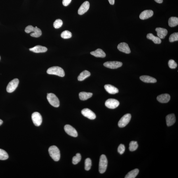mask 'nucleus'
<instances>
[{
	"label": "nucleus",
	"mask_w": 178,
	"mask_h": 178,
	"mask_svg": "<svg viewBox=\"0 0 178 178\" xmlns=\"http://www.w3.org/2000/svg\"><path fill=\"white\" fill-rule=\"evenodd\" d=\"M25 32L28 34L34 32L30 34V36L33 37H36V38L40 36L42 34V31L40 29L37 28V26L34 28L31 25L27 26L25 30Z\"/></svg>",
	"instance_id": "1"
},
{
	"label": "nucleus",
	"mask_w": 178,
	"mask_h": 178,
	"mask_svg": "<svg viewBox=\"0 0 178 178\" xmlns=\"http://www.w3.org/2000/svg\"><path fill=\"white\" fill-rule=\"evenodd\" d=\"M49 152L51 158L55 161L60 160L61 154L60 151L57 147L55 146H51L49 149Z\"/></svg>",
	"instance_id": "2"
},
{
	"label": "nucleus",
	"mask_w": 178,
	"mask_h": 178,
	"mask_svg": "<svg viewBox=\"0 0 178 178\" xmlns=\"http://www.w3.org/2000/svg\"><path fill=\"white\" fill-rule=\"evenodd\" d=\"M47 73L50 74L63 77L65 76V72L63 69L59 67H53L49 68L47 70Z\"/></svg>",
	"instance_id": "3"
},
{
	"label": "nucleus",
	"mask_w": 178,
	"mask_h": 178,
	"mask_svg": "<svg viewBox=\"0 0 178 178\" xmlns=\"http://www.w3.org/2000/svg\"><path fill=\"white\" fill-rule=\"evenodd\" d=\"M107 165V160L105 155H101L99 163V171L101 173H103L106 170Z\"/></svg>",
	"instance_id": "4"
},
{
	"label": "nucleus",
	"mask_w": 178,
	"mask_h": 178,
	"mask_svg": "<svg viewBox=\"0 0 178 178\" xmlns=\"http://www.w3.org/2000/svg\"><path fill=\"white\" fill-rule=\"evenodd\" d=\"M47 99L49 104L53 106L57 107L59 106V99L55 94L52 93L47 94Z\"/></svg>",
	"instance_id": "5"
},
{
	"label": "nucleus",
	"mask_w": 178,
	"mask_h": 178,
	"mask_svg": "<svg viewBox=\"0 0 178 178\" xmlns=\"http://www.w3.org/2000/svg\"><path fill=\"white\" fill-rule=\"evenodd\" d=\"M131 115L130 113L126 114L120 119L118 123L119 127H125L129 123L131 119Z\"/></svg>",
	"instance_id": "6"
},
{
	"label": "nucleus",
	"mask_w": 178,
	"mask_h": 178,
	"mask_svg": "<svg viewBox=\"0 0 178 178\" xmlns=\"http://www.w3.org/2000/svg\"><path fill=\"white\" fill-rule=\"evenodd\" d=\"M19 80L15 78L9 82L7 86V90L8 93H12L16 90L19 84Z\"/></svg>",
	"instance_id": "7"
},
{
	"label": "nucleus",
	"mask_w": 178,
	"mask_h": 178,
	"mask_svg": "<svg viewBox=\"0 0 178 178\" xmlns=\"http://www.w3.org/2000/svg\"><path fill=\"white\" fill-rule=\"evenodd\" d=\"M32 121L34 125L36 126H40L42 123V118L40 114L37 112L32 113Z\"/></svg>",
	"instance_id": "8"
},
{
	"label": "nucleus",
	"mask_w": 178,
	"mask_h": 178,
	"mask_svg": "<svg viewBox=\"0 0 178 178\" xmlns=\"http://www.w3.org/2000/svg\"><path fill=\"white\" fill-rule=\"evenodd\" d=\"M105 105L108 108L115 109L119 106V102L116 99H109L105 101Z\"/></svg>",
	"instance_id": "9"
},
{
	"label": "nucleus",
	"mask_w": 178,
	"mask_h": 178,
	"mask_svg": "<svg viewBox=\"0 0 178 178\" xmlns=\"http://www.w3.org/2000/svg\"><path fill=\"white\" fill-rule=\"evenodd\" d=\"M123 63L121 62L117 61H107L104 63L105 67L111 69H117L121 67Z\"/></svg>",
	"instance_id": "10"
},
{
	"label": "nucleus",
	"mask_w": 178,
	"mask_h": 178,
	"mask_svg": "<svg viewBox=\"0 0 178 178\" xmlns=\"http://www.w3.org/2000/svg\"><path fill=\"white\" fill-rule=\"evenodd\" d=\"M65 131L69 135L74 137H77L78 133L76 130L69 125H66L64 127Z\"/></svg>",
	"instance_id": "11"
},
{
	"label": "nucleus",
	"mask_w": 178,
	"mask_h": 178,
	"mask_svg": "<svg viewBox=\"0 0 178 178\" xmlns=\"http://www.w3.org/2000/svg\"><path fill=\"white\" fill-rule=\"evenodd\" d=\"M82 114L89 119L93 120L96 118V115L95 113L88 108L83 109L81 111Z\"/></svg>",
	"instance_id": "12"
},
{
	"label": "nucleus",
	"mask_w": 178,
	"mask_h": 178,
	"mask_svg": "<svg viewBox=\"0 0 178 178\" xmlns=\"http://www.w3.org/2000/svg\"><path fill=\"white\" fill-rule=\"evenodd\" d=\"M90 4L88 1H86L82 4L78 10V13L82 15L87 12L90 8Z\"/></svg>",
	"instance_id": "13"
},
{
	"label": "nucleus",
	"mask_w": 178,
	"mask_h": 178,
	"mask_svg": "<svg viewBox=\"0 0 178 178\" xmlns=\"http://www.w3.org/2000/svg\"><path fill=\"white\" fill-rule=\"evenodd\" d=\"M117 49L119 51L126 53L129 54L131 53L129 45L125 42L120 43L118 45Z\"/></svg>",
	"instance_id": "14"
},
{
	"label": "nucleus",
	"mask_w": 178,
	"mask_h": 178,
	"mask_svg": "<svg viewBox=\"0 0 178 178\" xmlns=\"http://www.w3.org/2000/svg\"><path fill=\"white\" fill-rule=\"evenodd\" d=\"M154 12L152 10H146L142 12L140 14V18L142 20H146L152 16Z\"/></svg>",
	"instance_id": "15"
},
{
	"label": "nucleus",
	"mask_w": 178,
	"mask_h": 178,
	"mask_svg": "<svg viewBox=\"0 0 178 178\" xmlns=\"http://www.w3.org/2000/svg\"><path fill=\"white\" fill-rule=\"evenodd\" d=\"M170 95L168 94H163L157 96V100L161 103H167L170 100Z\"/></svg>",
	"instance_id": "16"
},
{
	"label": "nucleus",
	"mask_w": 178,
	"mask_h": 178,
	"mask_svg": "<svg viewBox=\"0 0 178 178\" xmlns=\"http://www.w3.org/2000/svg\"><path fill=\"white\" fill-rule=\"evenodd\" d=\"M104 88L107 92L109 94H114L119 92L118 89L111 85L107 84L104 86Z\"/></svg>",
	"instance_id": "17"
},
{
	"label": "nucleus",
	"mask_w": 178,
	"mask_h": 178,
	"mask_svg": "<svg viewBox=\"0 0 178 178\" xmlns=\"http://www.w3.org/2000/svg\"><path fill=\"white\" fill-rule=\"evenodd\" d=\"M156 30L157 32V36L160 39H164L167 34V30L164 28H157Z\"/></svg>",
	"instance_id": "18"
},
{
	"label": "nucleus",
	"mask_w": 178,
	"mask_h": 178,
	"mask_svg": "<svg viewBox=\"0 0 178 178\" xmlns=\"http://www.w3.org/2000/svg\"><path fill=\"white\" fill-rule=\"evenodd\" d=\"M166 121L167 126H171L174 124L176 121V118L174 114L167 115L166 117Z\"/></svg>",
	"instance_id": "19"
},
{
	"label": "nucleus",
	"mask_w": 178,
	"mask_h": 178,
	"mask_svg": "<svg viewBox=\"0 0 178 178\" xmlns=\"http://www.w3.org/2000/svg\"><path fill=\"white\" fill-rule=\"evenodd\" d=\"M47 50L46 47L41 46L40 45H37L32 48L30 49V50L36 53H45Z\"/></svg>",
	"instance_id": "20"
},
{
	"label": "nucleus",
	"mask_w": 178,
	"mask_h": 178,
	"mask_svg": "<svg viewBox=\"0 0 178 178\" xmlns=\"http://www.w3.org/2000/svg\"><path fill=\"white\" fill-rule=\"evenodd\" d=\"M91 55L97 57L104 58L106 56V54L102 49H98L95 51H92Z\"/></svg>",
	"instance_id": "21"
},
{
	"label": "nucleus",
	"mask_w": 178,
	"mask_h": 178,
	"mask_svg": "<svg viewBox=\"0 0 178 178\" xmlns=\"http://www.w3.org/2000/svg\"><path fill=\"white\" fill-rule=\"evenodd\" d=\"M140 79L142 82L146 83H156L157 80L156 78L148 76H142L140 77Z\"/></svg>",
	"instance_id": "22"
},
{
	"label": "nucleus",
	"mask_w": 178,
	"mask_h": 178,
	"mask_svg": "<svg viewBox=\"0 0 178 178\" xmlns=\"http://www.w3.org/2000/svg\"><path fill=\"white\" fill-rule=\"evenodd\" d=\"M146 37L148 39L152 40L156 44H160L162 42V41L160 38L158 37L155 36L151 33L148 34L147 35Z\"/></svg>",
	"instance_id": "23"
},
{
	"label": "nucleus",
	"mask_w": 178,
	"mask_h": 178,
	"mask_svg": "<svg viewBox=\"0 0 178 178\" xmlns=\"http://www.w3.org/2000/svg\"><path fill=\"white\" fill-rule=\"evenodd\" d=\"M92 95V93L82 92L79 93V96L80 100L84 101L91 98Z\"/></svg>",
	"instance_id": "24"
},
{
	"label": "nucleus",
	"mask_w": 178,
	"mask_h": 178,
	"mask_svg": "<svg viewBox=\"0 0 178 178\" xmlns=\"http://www.w3.org/2000/svg\"><path fill=\"white\" fill-rule=\"evenodd\" d=\"M91 74L90 72L87 70H84L80 73L78 77V80L80 81H82L88 78L90 75Z\"/></svg>",
	"instance_id": "25"
},
{
	"label": "nucleus",
	"mask_w": 178,
	"mask_h": 178,
	"mask_svg": "<svg viewBox=\"0 0 178 178\" xmlns=\"http://www.w3.org/2000/svg\"><path fill=\"white\" fill-rule=\"evenodd\" d=\"M139 170L137 169H133L128 173L126 175L125 178H134L138 175L139 173Z\"/></svg>",
	"instance_id": "26"
},
{
	"label": "nucleus",
	"mask_w": 178,
	"mask_h": 178,
	"mask_svg": "<svg viewBox=\"0 0 178 178\" xmlns=\"http://www.w3.org/2000/svg\"><path fill=\"white\" fill-rule=\"evenodd\" d=\"M169 25L171 27H174L178 25V18L176 17H171L168 21Z\"/></svg>",
	"instance_id": "27"
},
{
	"label": "nucleus",
	"mask_w": 178,
	"mask_h": 178,
	"mask_svg": "<svg viewBox=\"0 0 178 178\" xmlns=\"http://www.w3.org/2000/svg\"><path fill=\"white\" fill-rule=\"evenodd\" d=\"M9 156L5 150L0 149V160H5L8 159Z\"/></svg>",
	"instance_id": "28"
},
{
	"label": "nucleus",
	"mask_w": 178,
	"mask_h": 178,
	"mask_svg": "<svg viewBox=\"0 0 178 178\" xmlns=\"http://www.w3.org/2000/svg\"><path fill=\"white\" fill-rule=\"evenodd\" d=\"M138 145L137 142L132 141L129 144V150L131 152L136 150L138 148Z\"/></svg>",
	"instance_id": "29"
},
{
	"label": "nucleus",
	"mask_w": 178,
	"mask_h": 178,
	"mask_svg": "<svg viewBox=\"0 0 178 178\" xmlns=\"http://www.w3.org/2000/svg\"><path fill=\"white\" fill-rule=\"evenodd\" d=\"M81 160V155L79 153H77L75 156L72 159V163L74 165L77 164Z\"/></svg>",
	"instance_id": "30"
},
{
	"label": "nucleus",
	"mask_w": 178,
	"mask_h": 178,
	"mask_svg": "<svg viewBox=\"0 0 178 178\" xmlns=\"http://www.w3.org/2000/svg\"><path fill=\"white\" fill-rule=\"evenodd\" d=\"M61 36L63 39H69L72 37V34L69 31L65 30L61 33Z\"/></svg>",
	"instance_id": "31"
},
{
	"label": "nucleus",
	"mask_w": 178,
	"mask_h": 178,
	"mask_svg": "<svg viewBox=\"0 0 178 178\" xmlns=\"http://www.w3.org/2000/svg\"><path fill=\"white\" fill-rule=\"evenodd\" d=\"M92 161L90 158H87L85 161V169L86 171L90 170L92 166Z\"/></svg>",
	"instance_id": "32"
},
{
	"label": "nucleus",
	"mask_w": 178,
	"mask_h": 178,
	"mask_svg": "<svg viewBox=\"0 0 178 178\" xmlns=\"http://www.w3.org/2000/svg\"><path fill=\"white\" fill-rule=\"evenodd\" d=\"M169 41L171 42H173L178 40V33H174L171 34L169 37Z\"/></svg>",
	"instance_id": "33"
},
{
	"label": "nucleus",
	"mask_w": 178,
	"mask_h": 178,
	"mask_svg": "<svg viewBox=\"0 0 178 178\" xmlns=\"http://www.w3.org/2000/svg\"><path fill=\"white\" fill-rule=\"evenodd\" d=\"M63 25V22L59 19L56 20L53 23V26L55 28H59L62 26Z\"/></svg>",
	"instance_id": "34"
},
{
	"label": "nucleus",
	"mask_w": 178,
	"mask_h": 178,
	"mask_svg": "<svg viewBox=\"0 0 178 178\" xmlns=\"http://www.w3.org/2000/svg\"><path fill=\"white\" fill-rule=\"evenodd\" d=\"M168 65L171 69H175L177 67V64L173 59L169 60L168 62Z\"/></svg>",
	"instance_id": "35"
},
{
	"label": "nucleus",
	"mask_w": 178,
	"mask_h": 178,
	"mask_svg": "<svg viewBox=\"0 0 178 178\" xmlns=\"http://www.w3.org/2000/svg\"><path fill=\"white\" fill-rule=\"evenodd\" d=\"M125 146L123 144H121L119 146L118 148V152L120 154H122L125 152Z\"/></svg>",
	"instance_id": "36"
},
{
	"label": "nucleus",
	"mask_w": 178,
	"mask_h": 178,
	"mask_svg": "<svg viewBox=\"0 0 178 178\" xmlns=\"http://www.w3.org/2000/svg\"><path fill=\"white\" fill-rule=\"evenodd\" d=\"M72 0H63V3L64 6L67 7L71 3Z\"/></svg>",
	"instance_id": "37"
},
{
	"label": "nucleus",
	"mask_w": 178,
	"mask_h": 178,
	"mask_svg": "<svg viewBox=\"0 0 178 178\" xmlns=\"http://www.w3.org/2000/svg\"><path fill=\"white\" fill-rule=\"evenodd\" d=\"M109 3L111 5H114L115 4V0H108Z\"/></svg>",
	"instance_id": "38"
},
{
	"label": "nucleus",
	"mask_w": 178,
	"mask_h": 178,
	"mask_svg": "<svg viewBox=\"0 0 178 178\" xmlns=\"http://www.w3.org/2000/svg\"><path fill=\"white\" fill-rule=\"evenodd\" d=\"M155 1H156V3H163V0H154Z\"/></svg>",
	"instance_id": "39"
},
{
	"label": "nucleus",
	"mask_w": 178,
	"mask_h": 178,
	"mask_svg": "<svg viewBox=\"0 0 178 178\" xmlns=\"http://www.w3.org/2000/svg\"><path fill=\"white\" fill-rule=\"evenodd\" d=\"M3 123V121L2 120L0 119V126Z\"/></svg>",
	"instance_id": "40"
},
{
	"label": "nucleus",
	"mask_w": 178,
	"mask_h": 178,
	"mask_svg": "<svg viewBox=\"0 0 178 178\" xmlns=\"http://www.w3.org/2000/svg\"><path fill=\"white\" fill-rule=\"evenodd\" d=\"M0 59H1V57H0Z\"/></svg>",
	"instance_id": "41"
}]
</instances>
